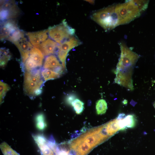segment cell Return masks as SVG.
Segmentation results:
<instances>
[{
	"label": "cell",
	"instance_id": "cell-1",
	"mask_svg": "<svg viewBox=\"0 0 155 155\" xmlns=\"http://www.w3.org/2000/svg\"><path fill=\"white\" fill-rule=\"evenodd\" d=\"M120 57L115 71V82L129 90H133L132 75L134 67L139 56L124 44H119Z\"/></svg>",
	"mask_w": 155,
	"mask_h": 155
},
{
	"label": "cell",
	"instance_id": "cell-2",
	"mask_svg": "<svg viewBox=\"0 0 155 155\" xmlns=\"http://www.w3.org/2000/svg\"><path fill=\"white\" fill-rule=\"evenodd\" d=\"M40 69L30 71H25L24 73V90L26 95L31 98L40 94L44 82Z\"/></svg>",
	"mask_w": 155,
	"mask_h": 155
},
{
	"label": "cell",
	"instance_id": "cell-3",
	"mask_svg": "<svg viewBox=\"0 0 155 155\" xmlns=\"http://www.w3.org/2000/svg\"><path fill=\"white\" fill-rule=\"evenodd\" d=\"M115 7L110 6L98 10L92 15L91 18L105 30H110L119 25Z\"/></svg>",
	"mask_w": 155,
	"mask_h": 155
},
{
	"label": "cell",
	"instance_id": "cell-4",
	"mask_svg": "<svg viewBox=\"0 0 155 155\" xmlns=\"http://www.w3.org/2000/svg\"><path fill=\"white\" fill-rule=\"evenodd\" d=\"M119 25L127 24L139 17L141 11L135 1L131 0L115 5Z\"/></svg>",
	"mask_w": 155,
	"mask_h": 155
},
{
	"label": "cell",
	"instance_id": "cell-5",
	"mask_svg": "<svg viewBox=\"0 0 155 155\" xmlns=\"http://www.w3.org/2000/svg\"><path fill=\"white\" fill-rule=\"evenodd\" d=\"M48 29L50 38L59 44L74 35L75 33V30L69 26L65 20Z\"/></svg>",
	"mask_w": 155,
	"mask_h": 155
},
{
	"label": "cell",
	"instance_id": "cell-6",
	"mask_svg": "<svg viewBox=\"0 0 155 155\" xmlns=\"http://www.w3.org/2000/svg\"><path fill=\"white\" fill-rule=\"evenodd\" d=\"M81 44V42L74 35L59 45L57 54L58 58L65 70L66 59L69 52L73 48Z\"/></svg>",
	"mask_w": 155,
	"mask_h": 155
},
{
	"label": "cell",
	"instance_id": "cell-7",
	"mask_svg": "<svg viewBox=\"0 0 155 155\" xmlns=\"http://www.w3.org/2000/svg\"><path fill=\"white\" fill-rule=\"evenodd\" d=\"M20 13L17 5L13 1H1L0 3L1 22L17 17Z\"/></svg>",
	"mask_w": 155,
	"mask_h": 155
},
{
	"label": "cell",
	"instance_id": "cell-8",
	"mask_svg": "<svg viewBox=\"0 0 155 155\" xmlns=\"http://www.w3.org/2000/svg\"><path fill=\"white\" fill-rule=\"evenodd\" d=\"M44 56L37 48L33 47L29 56L22 65L26 71L39 69L42 65Z\"/></svg>",
	"mask_w": 155,
	"mask_h": 155
},
{
	"label": "cell",
	"instance_id": "cell-9",
	"mask_svg": "<svg viewBox=\"0 0 155 155\" xmlns=\"http://www.w3.org/2000/svg\"><path fill=\"white\" fill-rule=\"evenodd\" d=\"M0 40H7L14 32L19 29L17 22L14 19H9L1 22Z\"/></svg>",
	"mask_w": 155,
	"mask_h": 155
},
{
	"label": "cell",
	"instance_id": "cell-10",
	"mask_svg": "<svg viewBox=\"0 0 155 155\" xmlns=\"http://www.w3.org/2000/svg\"><path fill=\"white\" fill-rule=\"evenodd\" d=\"M14 44L20 51L23 65L28 58L30 52L33 47L25 36Z\"/></svg>",
	"mask_w": 155,
	"mask_h": 155
},
{
	"label": "cell",
	"instance_id": "cell-11",
	"mask_svg": "<svg viewBox=\"0 0 155 155\" xmlns=\"http://www.w3.org/2000/svg\"><path fill=\"white\" fill-rule=\"evenodd\" d=\"M43 68L44 69H49L61 74L65 70L57 57L54 55L47 56L45 58Z\"/></svg>",
	"mask_w": 155,
	"mask_h": 155
},
{
	"label": "cell",
	"instance_id": "cell-12",
	"mask_svg": "<svg viewBox=\"0 0 155 155\" xmlns=\"http://www.w3.org/2000/svg\"><path fill=\"white\" fill-rule=\"evenodd\" d=\"M48 29L35 32H28L25 34L34 46L38 48L40 44L47 38Z\"/></svg>",
	"mask_w": 155,
	"mask_h": 155
},
{
	"label": "cell",
	"instance_id": "cell-13",
	"mask_svg": "<svg viewBox=\"0 0 155 155\" xmlns=\"http://www.w3.org/2000/svg\"><path fill=\"white\" fill-rule=\"evenodd\" d=\"M33 138L42 155H56L55 152L48 143L47 140L42 135H33Z\"/></svg>",
	"mask_w": 155,
	"mask_h": 155
},
{
	"label": "cell",
	"instance_id": "cell-14",
	"mask_svg": "<svg viewBox=\"0 0 155 155\" xmlns=\"http://www.w3.org/2000/svg\"><path fill=\"white\" fill-rule=\"evenodd\" d=\"M59 44L50 38H48L38 48L44 56H48L57 52Z\"/></svg>",
	"mask_w": 155,
	"mask_h": 155
},
{
	"label": "cell",
	"instance_id": "cell-15",
	"mask_svg": "<svg viewBox=\"0 0 155 155\" xmlns=\"http://www.w3.org/2000/svg\"><path fill=\"white\" fill-rule=\"evenodd\" d=\"M106 125L108 133L110 137L121 130L117 117L107 123Z\"/></svg>",
	"mask_w": 155,
	"mask_h": 155
},
{
	"label": "cell",
	"instance_id": "cell-16",
	"mask_svg": "<svg viewBox=\"0 0 155 155\" xmlns=\"http://www.w3.org/2000/svg\"><path fill=\"white\" fill-rule=\"evenodd\" d=\"M41 73L43 79L45 81L58 78L61 75L60 73L46 69H42Z\"/></svg>",
	"mask_w": 155,
	"mask_h": 155
},
{
	"label": "cell",
	"instance_id": "cell-17",
	"mask_svg": "<svg viewBox=\"0 0 155 155\" xmlns=\"http://www.w3.org/2000/svg\"><path fill=\"white\" fill-rule=\"evenodd\" d=\"M10 53L8 49L5 48L0 49V66L4 68L11 58Z\"/></svg>",
	"mask_w": 155,
	"mask_h": 155
},
{
	"label": "cell",
	"instance_id": "cell-18",
	"mask_svg": "<svg viewBox=\"0 0 155 155\" xmlns=\"http://www.w3.org/2000/svg\"><path fill=\"white\" fill-rule=\"evenodd\" d=\"M96 108L98 115L104 114L107 109V103L105 100L102 99L98 100L96 102Z\"/></svg>",
	"mask_w": 155,
	"mask_h": 155
},
{
	"label": "cell",
	"instance_id": "cell-19",
	"mask_svg": "<svg viewBox=\"0 0 155 155\" xmlns=\"http://www.w3.org/2000/svg\"><path fill=\"white\" fill-rule=\"evenodd\" d=\"M25 34L24 31L19 28L12 34L7 40L14 44L25 37Z\"/></svg>",
	"mask_w": 155,
	"mask_h": 155
},
{
	"label": "cell",
	"instance_id": "cell-20",
	"mask_svg": "<svg viewBox=\"0 0 155 155\" xmlns=\"http://www.w3.org/2000/svg\"><path fill=\"white\" fill-rule=\"evenodd\" d=\"M0 147L3 155H20L6 142L1 143Z\"/></svg>",
	"mask_w": 155,
	"mask_h": 155
},
{
	"label": "cell",
	"instance_id": "cell-21",
	"mask_svg": "<svg viewBox=\"0 0 155 155\" xmlns=\"http://www.w3.org/2000/svg\"><path fill=\"white\" fill-rule=\"evenodd\" d=\"M78 114H81L84 109V104L80 100L76 98L72 103L71 105Z\"/></svg>",
	"mask_w": 155,
	"mask_h": 155
},
{
	"label": "cell",
	"instance_id": "cell-22",
	"mask_svg": "<svg viewBox=\"0 0 155 155\" xmlns=\"http://www.w3.org/2000/svg\"><path fill=\"white\" fill-rule=\"evenodd\" d=\"M37 128L40 130L44 129L46 126L43 115L42 113L38 114L36 118Z\"/></svg>",
	"mask_w": 155,
	"mask_h": 155
},
{
	"label": "cell",
	"instance_id": "cell-23",
	"mask_svg": "<svg viewBox=\"0 0 155 155\" xmlns=\"http://www.w3.org/2000/svg\"><path fill=\"white\" fill-rule=\"evenodd\" d=\"M0 103L3 102V100L7 92L9 90L10 88L7 84L0 81Z\"/></svg>",
	"mask_w": 155,
	"mask_h": 155
},
{
	"label": "cell",
	"instance_id": "cell-24",
	"mask_svg": "<svg viewBox=\"0 0 155 155\" xmlns=\"http://www.w3.org/2000/svg\"><path fill=\"white\" fill-rule=\"evenodd\" d=\"M76 96L73 94H70L67 95L66 98V102L69 105H71L72 102L76 99Z\"/></svg>",
	"mask_w": 155,
	"mask_h": 155
},
{
	"label": "cell",
	"instance_id": "cell-25",
	"mask_svg": "<svg viewBox=\"0 0 155 155\" xmlns=\"http://www.w3.org/2000/svg\"><path fill=\"white\" fill-rule=\"evenodd\" d=\"M154 108H155V101L154 102Z\"/></svg>",
	"mask_w": 155,
	"mask_h": 155
}]
</instances>
